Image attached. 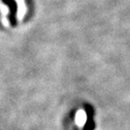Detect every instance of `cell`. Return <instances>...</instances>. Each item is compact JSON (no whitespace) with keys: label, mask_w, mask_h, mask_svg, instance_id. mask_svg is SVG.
Instances as JSON below:
<instances>
[{"label":"cell","mask_w":130,"mask_h":130,"mask_svg":"<svg viewBox=\"0 0 130 130\" xmlns=\"http://www.w3.org/2000/svg\"><path fill=\"white\" fill-rule=\"evenodd\" d=\"M87 121V114L84 110H79L75 115V123L78 127H83Z\"/></svg>","instance_id":"obj_1"}]
</instances>
